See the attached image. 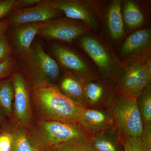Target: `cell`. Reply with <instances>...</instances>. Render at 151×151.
Listing matches in <instances>:
<instances>
[{"label": "cell", "mask_w": 151, "mask_h": 151, "mask_svg": "<svg viewBox=\"0 0 151 151\" xmlns=\"http://www.w3.org/2000/svg\"><path fill=\"white\" fill-rule=\"evenodd\" d=\"M120 134L141 137L143 127L136 97L114 93L107 105Z\"/></svg>", "instance_id": "obj_3"}, {"label": "cell", "mask_w": 151, "mask_h": 151, "mask_svg": "<svg viewBox=\"0 0 151 151\" xmlns=\"http://www.w3.org/2000/svg\"><path fill=\"white\" fill-rule=\"evenodd\" d=\"M122 14L124 22L129 28L140 26L145 20L142 13L134 1H125Z\"/></svg>", "instance_id": "obj_19"}, {"label": "cell", "mask_w": 151, "mask_h": 151, "mask_svg": "<svg viewBox=\"0 0 151 151\" xmlns=\"http://www.w3.org/2000/svg\"><path fill=\"white\" fill-rule=\"evenodd\" d=\"M9 26V24L5 19H4L0 22V35L5 33Z\"/></svg>", "instance_id": "obj_31"}, {"label": "cell", "mask_w": 151, "mask_h": 151, "mask_svg": "<svg viewBox=\"0 0 151 151\" xmlns=\"http://www.w3.org/2000/svg\"><path fill=\"white\" fill-rule=\"evenodd\" d=\"M13 54L5 33L0 35V63L14 59Z\"/></svg>", "instance_id": "obj_25"}, {"label": "cell", "mask_w": 151, "mask_h": 151, "mask_svg": "<svg viewBox=\"0 0 151 151\" xmlns=\"http://www.w3.org/2000/svg\"><path fill=\"white\" fill-rule=\"evenodd\" d=\"M41 0H16L14 9L27 8L36 5Z\"/></svg>", "instance_id": "obj_30"}, {"label": "cell", "mask_w": 151, "mask_h": 151, "mask_svg": "<svg viewBox=\"0 0 151 151\" xmlns=\"http://www.w3.org/2000/svg\"><path fill=\"white\" fill-rule=\"evenodd\" d=\"M12 79L14 89V110L17 120L22 125H27L31 119V107L28 84L19 71L12 73Z\"/></svg>", "instance_id": "obj_8"}, {"label": "cell", "mask_w": 151, "mask_h": 151, "mask_svg": "<svg viewBox=\"0 0 151 151\" xmlns=\"http://www.w3.org/2000/svg\"><path fill=\"white\" fill-rule=\"evenodd\" d=\"M33 93L38 108L46 120L78 124L85 107L65 96L55 84L33 87Z\"/></svg>", "instance_id": "obj_1"}, {"label": "cell", "mask_w": 151, "mask_h": 151, "mask_svg": "<svg viewBox=\"0 0 151 151\" xmlns=\"http://www.w3.org/2000/svg\"><path fill=\"white\" fill-rule=\"evenodd\" d=\"M122 1L115 0L111 2L107 10V24L111 37L117 40L122 37L124 32L122 17Z\"/></svg>", "instance_id": "obj_18"}, {"label": "cell", "mask_w": 151, "mask_h": 151, "mask_svg": "<svg viewBox=\"0 0 151 151\" xmlns=\"http://www.w3.org/2000/svg\"><path fill=\"white\" fill-rule=\"evenodd\" d=\"M59 12L52 7L49 0H41L34 6L14 9L5 19L9 26L40 22L56 18Z\"/></svg>", "instance_id": "obj_7"}, {"label": "cell", "mask_w": 151, "mask_h": 151, "mask_svg": "<svg viewBox=\"0 0 151 151\" xmlns=\"http://www.w3.org/2000/svg\"><path fill=\"white\" fill-rule=\"evenodd\" d=\"M86 32V29L70 19H54L45 22L38 35L49 40L71 42Z\"/></svg>", "instance_id": "obj_6"}, {"label": "cell", "mask_w": 151, "mask_h": 151, "mask_svg": "<svg viewBox=\"0 0 151 151\" xmlns=\"http://www.w3.org/2000/svg\"><path fill=\"white\" fill-rule=\"evenodd\" d=\"M143 127H151V86L149 85L136 98Z\"/></svg>", "instance_id": "obj_20"}, {"label": "cell", "mask_w": 151, "mask_h": 151, "mask_svg": "<svg viewBox=\"0 0 151 151\" xmlns=\"http://www.w3.org/2000/svg\"><path fill=\"white\" fill-rule=\"evenodd\" d=\"M85 95V107L89 108L107 107L114 94L110 87L103 82L82 79Z\"/></svg>", "instance_id": "obj_14"}, {"label": "cell", "mask_w": 151, "mask_h": 151, "mask_svg": "<svg viewBox=\"0 0 151 151\" xmlns=\"http://www.w3.org/2000/svg\"><path fill=\"white\" fill-rule=\"evenodd\" d=\"M86 135L88 134L78 124L45 120L40 125L35 140L41 148H53Z\"/></svg>", "instance_id": "obj_4"}, {"label": "cell", "mask_w": 151, "mask_h": 151, "mask_svg": "<svg viewBox=\"0 0 151 151\" xmlns=\"http://www.w3.org/2000/svg\"><path fill=\"white\" fill-rule=\"evenodd\" d=\"M151 32L150 29L141 30L129 36L121 48L122 56L132 55L147 47L151 43Z\"/></svg>", "instance_id": "obj_17"}, {"label": "cell", "mask_w": 151, "mask_h": 151, "mask_svg": "<svg viewBox=\"0 0 151 151\" xmlns=\"http://www.w3.org/2000/svg\"><path fill=\"white\" fill-rule=\"evenodd\" d=\"M16 0H0V22L14 9Z\"/></svg>", "instance_id": "obj_27"}, {"label": "cell", "mask_w": 151, "mask_h": 151, "mask_svg": "<svg viewBox=\"0 0 151 151\" xmlns=\"http://www.w3.org/2000/svg\"><path fill=\"white\" fill-rule=\"evenodd\" d=\"M0 80V107L4 114L9 116L13 112L14 89L12 79Z\"/></svg>", "instance_id": "obj_22"}, {"label": "cell", "mask_w": 151, "mask_h": 151, "mask_svg": "<svg viewBox=\"0 0 151 151\" xmlns=\"http://www.w3.org/2000/svg\"><path fill=\"white\" fill-rule=\"evenodd\" d=\"M80 42L82 48L95 63L105 78H113V61L103 45L96 39L88 36L82 37Z\"/></svg>", "instance_id": "obj_12"}, {"label": "cell", "mask_w": 151, "mask_h": 151, "mask_svg": "<svg viewBox=\"0 0 151 151\" xmlns=\"http://www.w3.org/2000/svg\"><path fill=\"white\" fill-rule=\"evenodd\" d=\"M16 66L17 62L15 58L0 63V80L12 73Z\"/></svg>", "instance_id": "obj_26"}, {"label": "cell", "mask_w": 151, "mask_h": 151, "mask_svg": "<svg viewBox=\"0 0 151 151\" xmlns=\"http://www.w3.org/2000/svg\"><path fill=\"white\" fill-rule=\"evenodd\" d=\"M52 50L60 63L73 74L83 79H96L84 60L74 52L56 44L52 45Z\"/></svg>", "instance_id": "obj_13"}, {"label": "cell", "mask_w": 151, "mask_h": 151, "mask_svg": "<svg viewBox=\"0 0 151 151\" xmlns=\"http://www.w3.org/2000/svg\"><path fill=\"white\" fill-rule=\"evenodd\" d=\"M146 70L150 75L151 76V58H149L146 62L144 63Z\"/></svg>", "instance_id": "obj_32"}, {"label": "cell", "mask_w": 151, "mask_h": 151, "mask_svg": "<svg viewBox=\"0 0 151 151\" xmlns=\"http://www.w3.org/2000/svg\"><path fill=\"white\" fill-rule=\"evenodd\" d=\"M124 151H145L141 137H132L121 135Z\"/></svg>", "instance_id": "obj_24"}, {"label": "cell", "mask_w": 151, "mask_h": 151, "mask_svg": "<svg viewBox=\"0 0 151 151\" xmlns=\"http://www.w3.org/2000/svg\"><path fill=\"white\" fill-rule=\"evenodd\" d=\"M145 151H151V127H143L141 136Z\"/></svg>", "instance_id": "obj_28"}, {"label": "cell", "mask_w": 151, "mask_h": 151, "mask_svg": "<svg viewBox=\"0 0 151 151\" xmlns=\"http://www.w3.org/2000/svg\"><path fill=\"white\" fill-rule=\"evenodd\" d=\"M12 134L10 151H39L40 146L24 132L17 130Z\"/></svg>", "instance_id": "obj_21"}, {"label": "cell", "mask_w": 151, "mask_h": 151, "mask_svg": "<svg viewBox=\"0 0 151 151\" xmlns=\"http://www.w3.org/2000/svg\"><path fill=\"white\" fill-rule=\"evenodd\" d=\"M78 124L88 135L115 126L113 116L107 107H84L80 113Z\"/></svg>", "instance_id": "obj_9"}, {"label": "cell", "mask_w": 151, "mask_h": 151, "mask_svg": "<svg viewBox=\"0 0 151 151\" xmlns=\"http://www.w3.org/2000/svg\"><path fill=\"white\" fill-rule=\"evenodd\" d=\"M52 148L55 151H97L88 135L62 143Z\"/></svg>", "instance_id": "obj_23"}, {"label": "cell", "mask_w": 151, "mask_h": 151, "mask_svg": "<svg viewBox=\"0 0 151 151\" xmlns=\"http://www.w3.org/2000/svg\"><path fill=\"white\" fill-rule=\"evenodd\" d=\"M39 151H55L52 148H41Z\"/></svg>", "instance_id": "obj_33"}, {"label": "cell", "mask_w": 151, "mask_h": 151, "mask_svg": "<svg viewBox=\"0 0 151 151\" xmlns=\"http://www.w3.org/2000/svg\"><path fill=\"white\" fill-rule=\"evenodd\" d=\"M4 113H3L0 107V122H2L4 118Z\"/></svg>", "instance_id": "obj_34"}, {"label": "cell", "mask_w": 151, "mask_h": 151, "mask_svg": "<svg viewBox=\"0 0 151 151\" xmlns=\"http://www.w3.org/2000/svg\"><path fill=\"white\" fill-rule=\"evenodd\" d=\"M12 134L7 132L0 134V151H10Z\"/></svg>", "instance_id": "obj_29"}, {"label": "cell", "mask_w": 151, "mask_h": 151, "mask_svg": "<svg viewBox=\"0 0 151 151\" xmlns=\"http://www.w3.org/2000/svg\"><path fill=\"white\" fill-rule=\"evenodd\" d=\"M88 135L97 151H124L121 134L115 126Z\"/></svg>", "instance_id": "obj_15"}, {"label": "cell", "mask_w": 151, "mask_h": 151, "mask_svg": "<svg viewBox=\"0 0 151 151\" xmlns=\"http://www.w3.org/2000/svg\"><path fill=\"white\" fill-rule=\"evenodd\" d=\"M49 1L53 9L64 13L68 18L79 20L91 27H97L95 14L87 2L78 0H49Z\"/></svg>", "instance_id": "obj_10"}, {"label": "cell", "mask_w": 151, "mask_h": 151, "mask_svg": "<svg viewBox=\"0 0 151 151\" xmlns=\"http://www.w3.org/2000/svg\"><path fill=\"white\" fill-rule=\"evenodd\" d=\"M18 55L17 65L26 76L33 88L55 84L59 80V66L44 50L41 43L35 44Z\"/></svg>", "instance_id": "obj_2"}, {"label": "cell", "mask_w": 151, "mask_h": 151, "mask_svg": "<svg viewBox=\"0 0 151 151\" xmlns=\"http://www.w3.org/2000/svg\"><path fill=\"white\" fill-rule=\"evenodd\" d=\"M66 97L81 104L85 107V95L82 78L73 73H66L57 86Z\"/></svg>", "instance_id": "obj_16"}, {"label": "cell", "mask_w": 151, "mask_h": 151, "mask_svg": "<svg viewBox=\"0 0 151 151\" xmlns=\"http://www.w3.org/2000/svg\"><path fill=\"white\" fill-rule=\"evenodd\" d=\"M151 76L144 63H135L127 66L118 83L117 93L137 98L146 87L150 85Z\"/></svg>", "instance_id": "obj_5"}, {"label": "cell", "mask_w": 151, "mask_h": 151, "mask_svg": "<svg viewBox=\"0 0 151 151\" xmlns=\"http://www.w3.org/2000/svg\"><path fill=\"white\" fill-rule=\"evenodd\" d=\"M45 22L10 26L8 41L14 53L19 55L29 50L33 40Z\"/></svg>", "instance_id": "obj_11"}]
</instances>
